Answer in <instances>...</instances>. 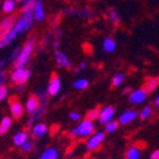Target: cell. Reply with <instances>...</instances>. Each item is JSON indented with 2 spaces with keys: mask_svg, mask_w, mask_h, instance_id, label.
<instances>
[{
  "mask_svg": "<svg viewBox=\"0 0 159 159\" xmlns=\"http://www.w3.org/2000/svg\"><path fill=\"white\" fill-rule=\"evenodd\" d=\"M118 127H119L118 120H111V121H109L108 124L105 125V131L107 134H112L118 129Z\"/></svg>",
  "mask_w": 159,
  "mask_h": 159,
  "instance_id": "27",
  "label": "cell"
},
{
  "mask_svg": "<svg viewBox=\"0 0 159 159\" xmlns=\"http://www.w3.org/2000/svg\"><path fill=\"white\" fill-rule=\"evenodd\" d=\"M34 11H28V12H24L21 17L18 19V21L15 24V28L17 29L18 34H25L29 30L31 27L32 22H34Z\"/></svg>",
  "mask_w": 159,
  "mask_h": 159,
  "instance_id": "4",
  "label": "cell"
},
{
  "mask_svg": "<svg viewBox=\"0 0 159 159\" xmlns=\"http://www.w3.org/2000/svg\"><path fill=\"white\" fill-rule=\"evenodd\" d=\"M39 105H40L39 97H38L37 95H34V93L29 95V97H28V99H27V102H26L27 112H28V114H30V115L34 114V112L38 109Z\"/></svg>",
  "mask_w": 159,
  "mask_h": 159,
  "instance_id": "13",
  "label": "cell"
},
{
  "mask_svg": "<svg viewBox=\"0 0 159 159\" xmlns=\"http://www.w3.org/2000/svg\"><path fill=\"white\" fill-rule=\"evenodd\" d=\"M7 93H8V88L6 86H0V101L7 97Z\"/></svg>",
  "mask_w": 159,
  "mask_h": 159,
  "instance_id": "34",
  "label": "cell"
},
{
  "mask_svg": "<svg viewBox=\"0 0 159 159\" xmlns=\"http://www.w3.org/2000/svg\"><path fill=\"white\" fill-rule=\"evenodd\" d=\"M30 70L24 67L13 68L10 75V80L15 86H24L30 77Z\"/></svg>",
  "mask_w": 159,
  "mask_h": 159,
  "instance_id": "3",
  "label": "cell"
},
{
  "mask_svg": "<svg viewBox=\"0 0 159 159\" xmlns=\"http://www.w3.org/2000/svg\"><path fill=\"white\" fill-rule=\"evenodd\" d=\"M55 34H56V36H61L62 32H61L60 30L58 29V27H57V28H55Z\"/></svg>",
  "mask_w": 159,
  "mask_h": 159,
  "instance_id": "41",
  "label": "cell"
},
{
  "mask_svg": "<svg viewBox=\"0 0 159 159\" xmlns=\"http://www.w3.org/2000/svg\"><path fill=\"white\" fill-rule=\"evenodd\" d=\"M6 79H7V72L3 70H0V86H3Z\"/></svg>",
  "mask_w": 159,
  "mask_h": 159,
  "instance_id": "36",
  "label": "cell"
},
{
  "mask_svg": "<svg viewBox=\"0 0 159 159\" xmlns=\"http://www.w3.org/2000/svg\"><path fill=\"white\" fill-rule=\"evenodd\" d=\"M87 86H88V81L86 79H77L74 82V87L76 89H80V90L87 88Z\"/></svg>",
  "mask_w": 159,
  "mask_h": 159,
  "instance_id": "30",
  "label": "cell"
},
{
  "mask_svg": "<svg viewBox=\"0 0 159 159\" xmlns=\"http://www.w3.org/2000/svg\"><path fill=\"white\" fill-rule=\"evenodd\" d=\"M126 159H140L141 158V150L137 145H131L127 148L125 152Z\"/></svg>",
  "mask_w": 159,
  "mask_h": 159,
  "instance_id": "17",
  "label": "cell"
},
{
  "mask_svg": "<svg viewBox=\"0 0 159 159\" xmlns=\"http://www.w3.org/2000/svg\"><path fill=\"white\" fill-rule=\"evenodd\" d=\"M85 67H86V64H85V62H81V64H80V67H79V68H80V69H84Z\"/></svg>",
  "mask_w": 159,
  "mask_h": 159,
  "instance_id": "43",
  "label": "cell"
},
{
  "mask_svg": "<svg viewBox=\"0 0 159 159\" xmlns=\"http://www.w3.org/2000/svg\"><path fill=\"white\" fill-rule=\"evenodd\" d=\"M36 36H30L28 38V40L26 41V43L24 45V47L20 49V52H19L18 57L15 61H13V68H20V67H24L25 65L28 62L30 56H31L32 50H34V46H36Z\"/></svg>",
  "mask_w": 159,
  "mask_h": 159,
  "instance_id": "1",
  "label": "cell"
},
{
  "mask_svg": "<svg viewBox=\"0 0 159 159\" xmlns=\"http://www.w3.org/2000/svg\"><path fill=\"white\" fill-rule=\"evenodd\" d=\"M58 45H59V43H58V41H55V43H53V46H55V48H57V47H58Z\"/></svg>",
  "mask_w": 159,
  "mask_h": 159,
  "instance_id": "44",
  "label": "cell"
},
{
  "mask_svg": "<svg viewBox=\"0 0 159 159\" xmlns=\"http://www.w3.org/2000/svg\"><path fill=\"white\" fill-rule=\"evenodd\" d=\"M15 1H17V2H20V1H22V0H15Z\"/></svg>",
  "mask_w": 159,
  "mask_h": 159,
  "instance_id": "45",
  "label": "cell"
},
{
  "mask_svg": "<svg viewBox=\"0 0 159 159\" xmlns=\"http://www.w3.org/2000/svg\"><path fill=\"white\" fill-rule=\"evenodd\" d=\"M149 159H159V149H155L149 156Z\"/></svg>",
  "mask_w": 159,
  "mask_h": 159,
  "instance_id": "37",
  "label": "cell"
},
{
  "mask_svg": "<svg viewBox=\"0 0 159 159\" xmlns=\"http://www.w3.org/2000/svg\"><path fill=\"white\" fill-rule=\"evenodd\" d=\"M105 140V133L103 131H95L91 136H89L86 141V148L89 151H93L100 147L102 141Z\"/></svg>",
  "mask_w": 159,
  "mask_h": 159,
  "instance_id": "6",
  "label": "cell"
},
{
  "mask_svg": "<svg viewBox=\"0 0 159 159\" xmlns=\"http://www.w3.org/2000/svg\"><path fill=\"white\" fill-rule=\"evenodd\" d=\"M32 149H34V143L31 140H27L21 146V150L24 152H30Z\"/></svg>",
  "mask_w": 159,
  "mask_h": 159,
  "instance_id": "32",
  "label": "cell"
},
{
  "mask_svg": "<svg viewBox=\"0 0 159 159\" xmlns=\"http://www.w3.org/2000/svg\"><path fill=\"white\" fill-rule=\"evenodd\" d=\"M131 91H133V90H131V88H130V87H127V88L125 89V90L122 91V93H125V95H126V93H129V95H130V93H131Z\"/></svg>",
  "mask_w": 159,
  "mask_h": 159,
  "instance_id": "40",
  "label": "cell"
},
{
  "mask_svg": "<svg viewBox=\"0 0 159 159\" xmlns=\"http://www.w3.org/2000/svg\"><path fill=\"white\" fill-rule=\"evenodd\" d=\"M8 103H9V108H10V112L11 116H12L13 119H20L22 116H24L25 109L22 103L20 102V100L18 99L17 96H11L10 98L8 99Z\"/></svg>",
  "mask_w": 159,
  "mask_h": 159,
  "instance_id": "5",
  "label": "cell"
},
{
  "mask_svg": "<svg viewBox=\"0 0 159 159\" xmlns=\"http://www.w3.org/2000/svg\"><path fill=\"white\" fill-rule=\"evenodd\" d=\"M158 86H159V77H149L141 88H143L147 93H152Z\"/></svg>",
  "mask_w": 159,
  "mask_h": 159,
  "instance_id": "19",
  "label": "cell"
},
{
  "mask_svg": "<svg viewBox=\"0 0 159 159\" xmlns=\"http://www.w3.org/2000/svg\"><path fill=\"white\" fill-rule=\"evenodd\" d=\"M79 13L81 15V17H84V18H88V17H90L91 10L89 8H87V7H85V8H82L81 10H79Z\"/></svg>",
  "mask_w": 159,
  "mask_h": 159,
  "instance_id": "35",
  "label": "cell"
},
{
  "mask_svg": "<svg viewBox=\"0 0 159 159\" xmlns=\"http://www.w3.org/2000/svg\"><path fill=\"white\" fill-rule=\"evenodd\" d=\"M115 111H116L115 107L110 106V105H109V106L103 107V108H101L100 112H99V117H98L99 122H100V124H102V125H106V124H108L109 121L114 120Z\"/></svg>",
  "mask_w": 159,
  "mask_h": 159,
  "instance_id": "8",
  "label": "cell"
},
{
  "mask_svg": "<svg viewBox=\"0 0 159 159\" xmlns=\"http://www.w3.org/2000/svg\"><path fill=\"white\" fill-rule=\"evenodd\" d=\"M99 112H100V108H99V107L90 109V110H88L87 114H86V118H85V119L90 120V121H95V120L98 119Z\"/></svg>",
  "mask_w": 159,
  "mask_h": 159,
  "instance_id": "25",
  "label": "cell"
},
{
  "mask_svg": "<svg viewBox=\"0 0 159 159\" xmlns=\"http://www.w3.org/2000/svg\"><path fill=\"white\" fill-rule=\"evenodd\" d=\"M55 58H56V62L58 65V67L61 68H66V69H70L71 68V62L67 58V56L64 52H61L59 50L55 51Z\"/></svg>",
  "mask_w": 159,
  "mask_h": 159,
  "instance_id": "14",
  "label": "cell"
},
{
  "mask_svg": "<svg viewBox=\"0 0 159 159\" xmlns=\"http://www.w3.org/2000/svg\"><path fill=\"white\" fill-rule=\"evenodd\" d=\"M30 133H31V136L36 139H41L43 138L48 133V127L45 122H37L34 124V126L30 129Z\"/></svg>",
  "mask_w": 159,
  "mask_h": 159,
  "instance_id": "12",
  "label": "cell"
},
{
  "mask_svg": "<svg viewBox=\"0 0 159 159\" xmlns=\"http://www.w3.org/2000/svg\"><path fill=\"white\" fill-rule=\"evenodd\" d=\"M17 34H18V31H17V29L15 28V26H13L12 29L6 34L2 39L0 40V50H1L2 48L7 47L8 45H10V43L13 41V39L17 37Z\"/></svg>",
  "mask_w": 159,
  "mask_h": 159,
  "instance_id": "16",
  "label": "cell"
},
{
  "mask_svg": "<svg viewBox=\"0 0 159 159\" xmlns=\"http://www.w3.org/2000/svg\"><path fill=\"white\" fill-rule=\"evenodd\" d=\"M34 19L38 21H41L45 18V11L43 8V1L41 0H34Z\"/></svg>",
  "mask_w": 159,
  "mask_h": 159,
  "instance_id": "20",
  "label": "cell"
},
{
  "mask_svg": "<svg viewBox=\"0 0 159 159\" xmlns=\"http://www.w3.org/2000/svg\"><path fill=\"white\" fill-rule=\"evenodd\" d=\"M15 10V1L13 0H5L2 3V11L3 13L8 15V13H11Z\"/></svg>",
  "mask_w": 159,
  "mask_h": 159,
  "instance_id": "26",
  "label": "cell"
},
{
  "mask_svg": "<svg viewBox=\"0 0 159 159\" xmlns=\"http://www.w3.org/2000/svg\"><path fill=\"white\" fill-rule=\"evenodd\" d=\"M66 13L67 15H71V16H75V15H77V13H79V11L76 10L75 8H68L66 10Z\"/></svg>",
  "mask_w": 159,
  "mask_h": 159,
  "instance_id": "38",
  "label": "cell"
},
{
  "mask_svg": "<svg viewBox=\"0 0 159 159\" xmlns=\"http://www.w3.org/2000/svg\"><path fill=\"white\" fill-rule=\"evenodd\" d=\"M61 87L60 84V78L56 72H52L50 76V79H49V84H48L47 91L50 96H56L59 93Z\"/></svg>",
  "mask_w": 159,
  "mask_h": 159,
  "instance_id": "10",
  "label": "cell"
},
{
  "mask_svg": "<svg viewBox=\"0 0 159 159\" xmlns=\"http://www.w3.org/2000/svg\"><path fill=\"white\" fill-rule=\"evenodd\" d=\"M5 64H6V61L5 60H1V59H0V68H1V67H2Z\"/></svg>",
  "mask_w": 159,
  "mask_h": 159,
  "instance_id": "42",
  "label": "cell"
},
{
  "mask_svg": "<svg viewBox=\"0 0 159 159\" xmlns=\"http://www.w3.org/2000/svg\"><path fill=\"white\" fill-rule=\"evenodd\" d=\"M16 18H17L16 15H11V16L3 18L0 21V40L2 39L6 34L13 28V26L16 24Z\"/></svg>",
  "mask_w": 159,
  "mask_h": 159,
  "instance_id": "7",
  "label": "cell"
},
{
  "mask_svg": "<svg viewBox=\"0 0 159 159\" xmlns=\"http://www.w3.org/2000/svg\"><path fill=\"white\" fill-rule=\"evenodd\" d=\"M34 0H25V2L22 3L21 7V12H28V11H34Z\"/></svg>",
  "mask_w": 159,
  "mask_h": 159,
  "instance_id": "29",
  "label": "cell"
},
{
  "mask_svg": "<svg viewBox=\"0 0 159 159\" xmlns=\"http://www.w3.org/2000/svg\"><path fill=\"white\" fill-rule=\"evenodd\" d=\"M107 17H108V20L109 22L114 27L118 26L120 22V16L119 13H118V11L116 10L115 8H110L108 10V12H107Z\"/></svg>",
  "mask_w": 159,
  "mask_h": 159,
  "instance_id": "21",
  "label": "cell"
},
{
  "mask_svg": "<svg viewBox=\"0 0 159 159\" xmlns=\"http://www.w3.org/2000/svg\"><path fill=\"white\" fill-rule=\"evenodd\" d=\"M124 81H125V75L122 74V72H118V74H116L114 77H112V79H111V87L112 88L119 87V86L121 85Z\"/></svg>",
  "mask_w": 159,
  "mask_h": 159,
  "instance_id": "24",
  "label": "cell"
},
{
  "mask_svg": "<svg viewBox=\"0 0 159 159\" xmlns=\"http://www.w3.org/2000/svg\"><path fill=\"white\" fill-rule=\"evenodd\" d=\"M155 106H156L157 108H159V93L156 96V98H155Z\"/></svg>",
  "mask_w": 159,
  "mask_h": 159,
  "instance_id": "39",
  "label": "cell"
},
{
  "mask_svg": "<svg viewBox=\"0 0 159 159\" xmlns=\"http://www.w3.org/2000/svg\"><path fill=\"white\" fill-rule=\"evenodd\" d=\"M138 116H139V114L137 112V110H135V109H127V110H125V111L119 115L118 122H119V125H129L130 122L136 120V118Z\"/></svg>",
  "mask_w": 159,
  "mask_h": 159,
  "instance_id": "9",
  "label": "cell"
},
{
  "mask_svg": "<svg viewBox=\"0 0 159 159\" xmlns=\"http://www.w3.org/2000/svg\"><path fill=\"white\" fill-rule=\"evenodd\" d=\"M27 140H29V139H28V133L26 130H20L17 134H15L12 137L13 145L16 147H20V148Z\"/></svg>",
  "mask_w": 159,
  "mask_h": 159,
  "instance_id": "15",
  "label": "cell"
},
{
  "mask_svg": "<svg viewBox=\"0 0 159 159\" xmlns=\"http://www.w3.org/2000/svg\"><path fill=\"white\" fill-rule=\"evenodd\" d=\"M102 48H103V50H105V51H107V52H109V53H111V52H114V51L116 50L117 43H116V41L112 39V38L108 37V38H106V39H103Z\"/></svg>",
  "mask_w": 159,
  "mask_h": 159,
  "instance_id": "22",
  "label": "cell"
},
{
  "mask_svg": "<svg viewBox=\"0 0 159 159\" xmlns=\"http://www.w3.org/2000/svg\"><path fill=\"white\" fill-rule=\"evenodd\" d=\"M60 19H61V12H57L55 13L52 17H51L50 19V24L51 26H53L55 28H57L59 25V22H60Z\"/></svg>",
  "mask_w": 159,
  "mask_h": 159,
  "instance_id": "31",
  "label": "cell"
},
{
  "mask_svg": "<svg viewBox=\"0 0 159 159\" xmlns=\"http://www.w3.org/2000/svg\"><path fill=\"white\" fill-rule=\"evenodd\" d=\"M148 93L145 91L143 88H138L136 90H133L129 95V101L134 105H140L146 100Z\"/></svg>",
  "mask_w": 159,
  "mask_h": 159,
  "instance_id": "11",
  "label": "cell"
},
{
  "mask_svg": "<svg viewBox=\"0 0 159 159\" xmlns=\"http://www.w3.org/2000/svg\"><path fill=\"white\" fill-rule=\"evenodd\" d=\"M69 118L72 121H79L80 120V114L78 111H70L69 112Z\"/></svg>",
  "mask_w": 159,
  "mask_h": 159,
  "instance_id": "33",
  "label": "cell"
},
{
  "mask_svg": "<svg viewBox=\"0 0 159 159\" xmlns=\"http://www.w3.org/2000/svg\"><path fill=\"white\" fill-rule=\"evenodd\" d=\"M11 122H12V120H11V118L9 116L3 117L2 119H1V121H0V136L8 133V130L11 127Z\"/></svg>",
  "mask_w": 159,
  "mask_h": 159,
  "instance_id": "23",
  "label": "cell"
},
{
  "mask_svg": "<svg viewBox=\"0 0 159 159\" xmlns=\"http://www.w3.org/2000/svg\"><path fill=\"white\" fill-rule=\"evenodd\" d=\"M151 114H152V108H151V106L147 105V106H145L140 110V112H139V118L143 120H146L151 116Z\"/></svg>",
  "mask_w": 159,
  "mask_h": 159,
  "instance_id": "28",
  "label": "cell"
},
{
  "mask_svg": "<svg viewBox=\"0 0 159 159\" xmlns=\"http://www.w3.org/2000/svg\"><path fill=\"white\" fill-rule=\"evenodd\" d=\"M59 158V151L56 147H48L47 149L40 154L38 159H58Z\"/></svg>",
  "mask_w": 159,
  "mask_h": 159,
  "instance_id": "18",
  "label": "cell"
},
{
  "mask_svg": "<svg viewBox=\"0 0 159 159\" xmlns=\"http://www.w3.org/2000/svg\"><path fill=\"white\" fill-rule=\"evenodd\" d=\"M95 133L93 121L84 119L79 122V125L69 130L68 136L70 138H88Z\"/></svg>",
  "mask_w": 159,
  "mask_h": 159,
  "instance_id": "2",
  "label": "cell"
}]
</instances>
